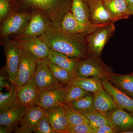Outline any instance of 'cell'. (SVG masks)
Segmentation results:
<instances>
[{
    "instance_id": "cell-4",
    "label": "cell",
    "mask_w": 133,
    "mask_h": 133,
    "mask_svg": "<svg viewBox=\"0 0 133 133\" xmlns=\"http://www.w3.org/2000/svg\"><path fill=\"white\" fill-rule=\"evenodd\" d=\"M1 40V42L6 57L5 69L8 76L10 82L15 86L22 48L9 37L2 38Z\"/></svg>"
},
{
    "instance_id": "cell-19",
    "label": "cell",
    "mask_w": 133,
    "mask_h": 133,
    "mask_svg": "<svg viewBox=\"0 0 133 133\" xmlns=\"http://www.w3.org/2000/svg\"><path fill=\"white\" fill-rule=\"evenodd\" d=\"M112 21L128 19L131 15L125 0H103Z\"/></svg>"
},
{
    "instance_id": "cell-24",
    "label": "cell",
    "mask_w": 133,
    "mask_h": 133,
    "mask_svg": "<svg viewBox=\"0 0 133 133\" xmlns=\"http://www.w3.org/2000/svg\"><path fill=\"white\" fill-rule=\"evenodd\" d=\"M71 12L78 21L84 24L92 23L90 20V12L85 0H72Z\"/></svg>"
},
{
    "instance_id": "cell-31",
    "label": "cell",
    "mask_w": 133,
    "mask_h": 133,
    "mask_svg": "<svg viewBox=\"0 0 133 133\" xmlns=\"http://www.w3.org/2000/svg\"><path fill=\"white\" fill-rule=\"evenodd\" d=\"M64 106L66 112L69 127L83 124H90L88 120L84 115L80 112L74 109L71 105H64Z\"/></svg>"
},
{
    "instance_id": "cell-33",
    "label": "cell",
    "mask_w": 133,
    "mask_h": 133,
    "mask_svg": "<svg viewBox=\"0 0 133 133\" xmlns=\"http://www.w3.org/2000/svg\"><path fill=\"white\" fill-rule=\"evenodd\" d=\"M35 133H55L49 122L47 115L41 118L37 125Z\"/></svg>"
},
{
    "instance_id": "cell-16",
    "label": "cell",
    "mask_w": 133,
    "mask_h": 133,
    "mask_svg": "<svg viewBox=\"0 0 133 133\" xmlns=\"http://www.w3.org/2000/svg\"><path fill=\"white\" fill-rule=\"evenodd\" d=\"M64 105L56 107L46 111L48 120L55 133L68 132L69 124Z\"/></svg>"
},
{
    "instance_id": "cell-21",
    "label": "cell",
    "mask_w": 133,
    "mask_h": 133,
    "mask_svg": "<svg viewBox=\"0 0 133 133\" xmlns=\"http://www.w3.org/2000/svg\"><path fill=\"white\" fill-rule=\"evenodd\" d=\"M106 79L119 90L133 99V72L126 75L112 72Z\"/></svg>"
},
{
    "instance_id": "cell-1",
    "label": "cell",
    "mask_w": 133,
    "mask_h": 133,
    "mask_svg": "<svg viewBox=\"0 0 133 133\" xmlns=\"http://www.w3.org/2000/svg\"><path fill=\"white\" fill-rule=\"evenodd\" d=\"M40 36L50 50L78 60H82L88 56L85 35L69 33L60 27L51 25Z\"/></svg>"
},
{
    "instance_id": "cell-9",
    "label": "cell",
    "mask_w": 133,
    "mask_h": 133,
    "mask_svg": "<svg viewBox=\"0 0 133 133\" xmlns=\"http://www.w3.org/2000/svg\"><path fill=\"white\" fill-rule=\"evenodd\" d=\"M34 78L40 92L63 87L52 74L48 64L43 59L37 61Z\"/></svg>"
},
{
    "instance_id": "cell-5",
    "label": "cell",
    "mask_w": 133,
    "mask_h": 133,
    "mask_svg": "<svg viewBox=\"0 0 133 133\" xmlns=\"http://www.w3.org/2000/svg\"><path fill=\"white\" fill-rule=\"evenodd\" d=\"M114 23H109L91 34L85 36L88 55L101 56L105 45L115 32L116 28Z\"/></svg>"
},
{
    "instance_id": "cell-32",
    "label": "cell",
    "mask_w": 133,
    "mask_h": 133,
    "mask_svg": "<svg viewBox=\"0 0 133 133\" xmlns=\"http://www.w3.org/2000/svg\"><path fill=\"white\" fill-rule=\"evenodd\" d=\"M16 12H19V8L14 0H0L1 24L10 15Z\"/></svg>"
},
{
    "instance_id": "cell-30",
    "label": "cell",
    "mask_w": 133,
    "mask_h": 133,
    "mask_svg": "<svg viewBox=\"0 0 133 133\" xmlns=\"http://www.w3.org/2000/svg\"><path fill=\"white\" fill-rule=\"evenodd\" d=\"M69 105L81 113L90 112L96 111L94 103V95L89 94L72 102Z\"/></svg>"
},
{
    "instance_id": "cell-25",
    "label": "cell",
    "mask_w": 133,
    "mask_h": 133,
    "mask_svg": "<svg viewBox=\"0 0 133 133\" xmlns=\"http://www.w3.org/2000/svg\"><path fill=\"white\" fill-rule=\"evenodd\" d=\"M69 84L77 86L94 94L103 88L101 80L93 78H84L75 76L71 79Z\"/></svg>"
},
{
    "instance_id": "cell-23",
    "label": "cell",
    "mask_w": 133,
    "mask_h": 133,
    "mask_svg": "<svg viewBox=\"0 0 133 133\" xmlns=\"http://www.w3.org/2000/svg\"><path fill=\"white\" fill-rule=\"evenodd\" d=\"M27 109L18 105L12 109L0 113V125L11 128L14 132Z\"/></svg>"
},
{
    "instance_id": "cell-18",
    "label": "cell",
    "mask_w": 133,
    "mask_h": 133,
    "mask_svg": "<svg viewBox=\"0 0 133 133\" xmlns=\"http://www.w3.org/2000/svg\"><path fill=\"white\" fill-rule=\"evenodd\" d=\"M85 1L88 3L91 22L96 24H103L113 22L111 20L103 0Z\"/></svg>"
},
{
    "instance_id": "cell-8",
    "label": "cell",
    "mask_w": 133,
    "mask_h": 133,
    "mask_svg": "<svg viewBox=\"0 0 133 133\" xmlns=\"http://www.w3.org/2000/svg\"><path fill=\"white\" fill-rule=\"evenodd\" d=\"M31 12H16L13 13L1 24V38L17 35L28 25Z\"/></svg>"
},
{
    "instance_id": "cell-35",
    "label": "cell",
    "mask_w": 133,
    "mask_h": 133,
    "mask_svg": "<svg viewBox=\"0 0 133 133\" xmlns=\"http://www.w3.org/2000/svg\"><path fill=\"white\" fill-rule=\"evenodd\" d=\"M94 133H115V129L112 126L105 125L93 129Z\"/></svg>"
},
{
    "instance_id": "cell-12",
    "label": "cell",
    "mask_w": 133,
    "mask_h": 133,
    "mask_svg": "<svg viewBox=\"0 0 133 133\" xmlns=\"http://www.w3.org/2000/svg\"><path fill=\"white\" fill-rule=\"evenodd\" d=\"M108 23L103 24L93 23L84 24L78 21L70 11L62 20L60 27L65 31L69 33L81 34L85 36L91 34Z\"/></svg>"
},
{
    "instance_id": "cell-38",
    "label": "cell",
    "mask_w": 133,
    "mask_h": 133,
    "mask_svg": "<svg viewBox=\"0 0 133 133\" xmlns=\"http://www.w3.org/2000/svg\"><path fill=\"white\" fill-rule=\"evenodd\" d=\"M128 5L133 4V0H125Z\"/></svg>"
},
{
    "instance_id": "cell-7",
    "label": "cell",
    "mask_w": 133,
    "mask_h": 133,
    "mask_svg": "<svg viewBox=\"0 0 133 133\" xmlns=\"http://www.w3.org/2000/svg\"><path fill=\"white\" fill-rule=\"evenodd\" d=\"M30 12L31 18L25 28L19 34L11 36L12 38L39 36L46 32L52 25L42 11L34 10Z\"/></svg>"
},
{
    "instance_id": "cell-22",
    "label": "cell",
    "mask_w": 133,
    "mask_h": 133,
    "mask_svg": "<svg viewBox=\"0 0 133 133\" xmlns=\"http://www.w3.org/2000/svg\"><path fill=\"white\" fill-rule=\"evenodd\" d=\"M94 103L96 111L106 115L118 108L114 100L103 88L94 94Z\"/></svg>"
},
{
    "instance_id": "cell-28",
    "label": "cell",
    "mask_w": 133,
    "mask_h": 133,
    "mask_svg": "<svg viewBox=\"0 0 133 133\" xmlns=\"http://www.w3.org/2000/svg\"><path fill=\"white\" fill-rule=\"evenodd\" d=\"M89 92L77 86L71 84L66 85L64 99V105H70L88 94Z\"/></svg>"
},
{
    "instance_id": "cell-13",
    "label": "cell",
    "mask_w": 133,
    "mask_h": 133,
    "mask_svg": "<svg viewBox=\"0 0 133 133\" xmlns=\"http://www.w3.org/2000/svg\"><path fill=\"white\" fill-rule=\"evenodd\" d=\"M66 90V86L41 92L36 105L45 111L56 107L64 105Z\"/></svg>"
},
{
    "instance_id": "cell-37",
    "label": "cell",
    "mask_w": 133,
    "mask_h": 133,
    "mask_svg": "<svg viewBox=\"0 0 133 133\" xmlns=\"http://www.w3.org/2000/svg\"><path fill=\"white\" fill-rule=\"evenodd\" d=\"M128 8L130 12H131V15H133V4H129L128 5Z\"/></svg>"
},
{
    "instance_id": "cell-10",
    "label": "cell",
    "mask_w": 133,
    "mask_h": 133,
    "mask_svg": "<svg viewBox=\"0 0 133 133\" xmlns=\"http://www.w3.org/2000/svg\"><path fill=\"white\" fill-rule=\"evenodd\" d=\"M46 114V111L37 105L33 106L27 108L14 132L18 133L34 132L39 120Z\"/></svg>"
},
{
    "instance_id": "cell-29",
    "label": "cell",
    "mask_w": 133,
    "mask_h": 133,
    "mask_svg": "<svg viewBox=\"0 0 133 133\" xmlns=\"http://www.w3.org/2000/svg\"><path fill=\"white\" fill-rule=\"evenodd\" d=\"M42 59L48 64L52 74L60 83L63 85L69 84L72 78L69 72L50 62L47 58Z\"/></svg>"
},
{
    "instance_id": "cell-14",
    "label": "cell",
    "mask_w": 133,
    "mask_h": 133,
    "mask_svg": "<svg viewBox=\"0 0 133 133\" xmlns=\"http://www.w3.org/2000/svg\"><path fill=\"white\" fill-rule=\"evenodd\" d=\"M40 93L34 77L28 83L17 88V101L19 105L26 108L36 105Z\"/></svg>"
},
{
    "instance_id": "cell-20",
    "label": "cell",
    "mask_w": 133,
    "mask_h": 133,
    "mask_svg": "<svg viewBox=\"0 0 133 133\" xmlns=\"http://www.w3.org/2000/svg\"><path fill=\"white\" fill-rule=\"evenodd\" d=\"M47 58L50 62L67 71L72 77L76 76L77 67L80 60L73 59L61 52L51 50Z\"/></svg>"
},
{
    "instance_id": "cell-17",
    "label": "cell",
    "mask_w": 133,
    "mask_h": 133,
    "mask_svg": "<svg viewBox=\"0 0 133 133\" xmlns=\"http://www.w3.org/2000/svg\"><path fill=\"white\" fill-rule=\"evenodd\" d=\"M103 88L120 109L133 113V99L114 86L107 79L101 80Z\"/></svg>"
},
{
    "instance_id": "cell-26",
    "label": "cell",
    "mask_w": 133,
    "mask_h": 133,
    "mask_svg": "<svg viewBox=\"0 0 133 133\" xmlns=\"http://www.w3.org/2000/svg\"><path fill=\"white\" fill-rule=\"evenodd\" d=\"M19 105L17 99V88L12 85L7 92L0 93V113L5 111Z\"/></svg>"
},
{
    "instance_id": "cell-27",
    "label": "cell",
    "mask_w": 133,
    "mask_h": 133,
    "mask_svg": "<svg viewBox=\"0 0 133 133\" xmlns=\"http://www.w3.org/2000/svg\"><path fill=\"white\" fill-rule=\"evenodd\" d=\"M81 113L88 120L93 129L105 125H109L113 127L111 122L106 115L96 110L90 112Z\"/></svg>"
},
{
    "instance_id": "cell-36",
    "label": "cell",
    "mask_w": 133,
    "mask_h": 133,
    "mask_svg": "<svg viewBox=\"0 0 133 133\" xmlns=\"http://www.w3.org/2000/svg\"><path fill=\"white\" fill-rule=\"evenodd\" d=\"M0 87H1V90L3 88H8V90H10L11 88L12 85H10L7 82L6 80L7 78L5 76L3 75V74H1V77H0Z\"/></svg>"
},
{
    "instance_id": "cell-15",
    "label": "cell",
    "mask_w": 133,
    "mask_h": 133,
    "mask_svg": "<svg viewBox=\"0 0 133 133\" xmlns=\"http://www.w3.org/2000/svg\"><path fill=\"white\" fill-rule=\"evenodd\" d=\"M117 133L133 131V113L118 108L107 115Z\"/></svg>"
},
{
    "instance_id": "cell-3",
    "label": "cell",
    "mask_w": 133,
    "mask_h": 133,
    "mask_svg": "<svg viewBox=\"0 0 133 133\" xmlns=\"http://www.w3.org/2000/svg\"><path fill=\"white\" fill-rule=\"evenodd\" d=\"M112 72L111 68L102 62L100 56L89 54L86 58L79 61L76 76L93 78L102 80L106 79Z\"/></svg>"
},
{
    "instance_id": "cell-6",
    "label": "cell",
    "mask_w": 133,
    "mask_h": 133,
    "mask_svg": "<svg viewBox=\"0 0 133 133\" xmlns=\"http://www.w3.org/2000/svg\"><path fill=\"white\" fill-rule=\"evenodd\" d=\"M38 60L31 52L22 48L17 74L16 87L19 88L34 77Z\"/></svg>"
},
{
    "instance_id": "cell-34",
    "label": "cell",
    "mask_w": 133,
    "mask_h": 133,
    "mask_svg": "<svg viewBox=\"0 0 133 133\" xmlns=\"http://www.w3.org/2000/svg\"><path fill=\"white\" fill-rule=\"evenodd\" d=\"M67 133H94V132L90 124H83L69 126Z\"/></svg>"
},
{
    "instance_id": "cell-11",
    "label": "cell",
    "mask_w": 133,
    "mask_h": 133,
    "mask_svg": "<svg viewBox=\"0 0 133 133\" xmlns=\"http://www.w3.org/2000/svg\"><path fill=\"white\" fill-rule=\"evenodd\" d=\"M22 48L28 50L38 59L48 57L50 49L41 36L12 38Z\"/></svg>"
},
{
    "instance_id": "cell-2",
    "label": "cell",
    "mask_w": 133,
    "mask_h": 133,
    "mask_svg": "<svg viewBox=\"0 0 133 133\" xmlns=\"http://www.w3.org/2000/svg\"><path fill=\"white\" fill-rule=\"evenodd\" d=\"M19 12L42 11L52 26L60 27L64 17L70 11L72 0H14Z\"/></svg>"
}]
</instances>
